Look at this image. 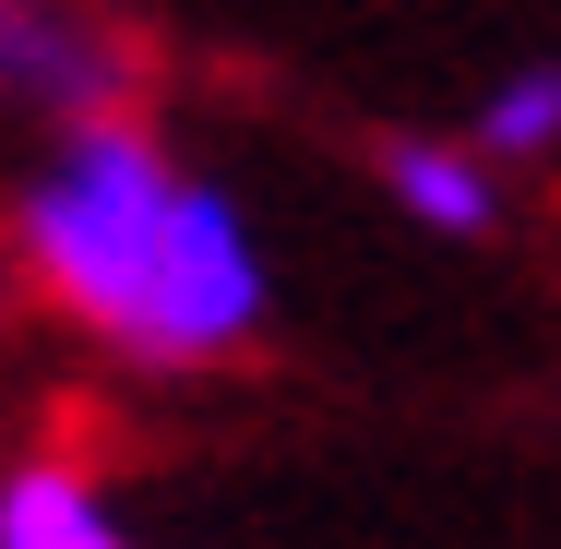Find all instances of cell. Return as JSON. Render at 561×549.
<instances>
[{"instance_id": "obj_5", "label": "cell", "mask_w": 561, "mask_h": 549, "mask_svg": "<svg viewBox=\"0 0 561 549\" xmlns=\"http://www.w3.org/2000/svg\"><path fill=\"white\" fill-rule=\"evenodd\" d=\"M550 144H561V60L490 84V108H478V156H490V168H502V156H550Z\"/></svg>"}, {"instance_id": "obj_2", "label": "cell", "mask_w": 561, "mask_h": 549, "mask_svg": "<svg viewBox=\"0 0 561 549\" xmlns=\"http://www.w3.org/2000/svg\"><path fill=\"white\" fill-rule=\"evenodd\" d=\"M0 84H12V96H36V108H60V131H84V119H119L131 60H119L108 24H84V12L0 0Z\"/></svg>"}, {"instance_id": "obj_4", "label": "cell", "mask_w": 561, "mask_h": 549, "mask_svg": "<svg viewBox=\"0 0 561 549\" xmlns=\"http://www.w3.org/2000/svg\"><path fill=\"white\" fill-rule=\"evenodd\" d=\"M382 192L431 227V239H490V227H502V180H490L478 144H394Z\"/></svg>"}, {"instance_id": "obj_1", "label": "cell", "mask_w": 561, "mask_h": 549, "mask_svg": "<svg viewBox=\"0 0 561 549\" xmlns=\"http://www.w3.org/2000/svg\"><path fill=\"white\" fill-rule=\"evenodd\" d=\"M24 263L48 275V299L72 323H96L119 358H156V370L251 346L263 299H275L251 216L216 180L168 168V144L144 119L60 131V156L24 192Z\"/></svg>"}, {"instance_id": "obj_3", "label": "cell", "mask_w": 561, "mask_h": 549, "mask_svg": "<svg viewBox=\"0 0 561 549\" xmlns=\"http://www.w3.org/2000/svg\"><path fill=\"white\" fill-rule=\"evenodd\" d=\"M0 549H131V538L84 466H12L0 478Z\"/></svg>"}]
</instances>
